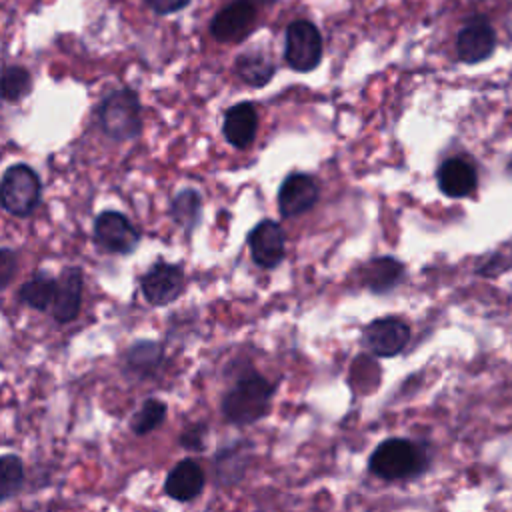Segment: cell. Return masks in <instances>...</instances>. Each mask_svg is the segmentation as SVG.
<instances>
[{"label":"cell","instance_id":"1","mask_svg":"<svg viewBox=\"0 0 512 512\" xmlns=\"http://www.w3.org/2000/svg\"><path fill=\"white\" fill-rule=\"evenodd\" d=\"M274 390L276 386L254 370L244 372L222 398L224 418L236 426L262 420L270 412Z\"/></svg>","mask_w":512,"mask_h":512},{"label":"cell","instance_id":"2","mask_svg":"<svg viewBox=\"0 0 512 512\" xmlns=\"http://www.w3.org/2000/svg\"><path fill=\"white\" fill-rule=\"evenodd\" d=\"M426 452L406 438H388L370 454L368 468L382 480H408L424 472Z\"/></svg>","mask_w":512,"mask_h":512},{"label":"cell","instance_id":"3","mask_svg":"<svg viewBox=\"0 0 512 512\" xmlns=\"http://www.w3.org/2000/svg\"><path fill=\"white\" fill-rule=\"evenodd\" d=\"M98 124L114 142H124L142 132V106L132 88H118L106 94L98 106Z\"/></svg>","mask_w":512,"mask_h":512},{"label":"cell","instance_id":"4","mask_svg":"<svg viewBox=\"0 0 512 512\" xmlns=\"http://www.w3.org/2000/svg\"><path fill=\"white\" fill-rule=\"evenodd\" d=\"M42 194L38 172L30 164H12L4 170L0 180V206L18 218L30 216Z\"/></svg>","mask_w":512,"mask_h":512},{"label":"cell","instance_id":"5","mask_svg":"<svg viewBox=\"0 0 512 512\" xmlns=\"http://www.w3.org/2000/svg\"><path fill=\"white\" fill-rule=\"evenodd\" d=\"M286 62L296 72H310L322 58V36L310 20H294L286 28Z\"/></svg>","mask_w":512,"mask_h":512},{"label":"cell","instance_id":"6","mask_svg":"<svg viewBox=\"0 0 512 512\" xmlns=\"http://www.w3.org/2000/svg\"><path fill=\"white\" fill-rule=\"evenodd\" d=\"M94 242L108 254H132L140 244V232L118 210H104L94 220Z\"/></svg>","mask_w":512,"mask_h":512},{"label":"cell","instance_id":"7","mask_svg":"<svg viewBox=\"0 0 512 512\" xmlns=\"http://www.w3.org/2000/svg\"><path fill=\"white\" fill-rule=\"evenodd\" d=\"M186 278L178 264L156 260L140 278V292L152 306H168L184 290Z\"/></svg>","mask_w":512,"mask_h":512},{"label":"cell","instance_id":"8","mask_svg":"<svg viewBox=\"0 0 512 512\" xmlns=\"http://www.w3.org/2000/svg\"><path fill=\"white\" fill-rule=\"evenodd\" d=\"M410 328L400 318H378L370 322L362 332V344L380 358L398 356L408 344Z\"/></svg>","mask_w":512,"mask_h":512},{"label":"cell","instance_id":"9","mask_svg":"<svg viewBox=\"0 0 512 512\" xmlns=\"http://www.w3.org/2000/svg\"><path fill=\"white\" fill-rule=\"evenodd\" d=\"M256 24V6L248 0H236L224 6L210 22V34L224 44L242 42Z\"/></svg>","mask_w":512,"mask_h":512},{"label":"cell","instance_id":"10","mask_svg":"<svg viewBox=\"0 0 512 512\" xmlns=\"http://www.w3.org/2000/svg\"><path fill=\"white\" fill-rule=\"evenodd\" d=\"M84 274L78 266H66L56 278V296L52 302V318L58 324H68L76 320L82 306Z\"/></svg>","mask_w":512,"mask_h":512},{"label":"cell","instance_id":"11","mask_svg":"<svg viewBox=\"0 0 512 512\" xmlns=\"http://www.w3.org/2000/svg\"><path fill=\"white\" fill-rule=\"evenodd\" d=\"M496 44V34L490 22L482 16L472 18L456 36V54L462 62L474 64L486 60Z\"/></svg>","mask_w":512,"mask_h":512},{"label":"cell","instance_id":"12","mask_svg":"<svg viewBox=\"0 0 512 512\" xmlns=\"http://www.w3.org/2000/svg\"><path fill=\"white\" fill-rule=\"evenodd\" d=\"M318 200V184L308 174H290L278 190V208L286 218L300 216Z\"/></svg>","mask_w":512,"mask_h":512},{"label":"cell","instance_id":"13","mask_svg":"<svg viewBox=\"0 0 512 512\" xmlns=\"http://www.w3.org/2000/svg\"><path fill=\"white\" fill-rule=\"evenodd\" d=\"M248 244L260 268H276L284 260V232L274 220H262L250 232Z\"/></svg>","mask_w":512,"mask_h":512},{"label":"cell","instance_id":"14","mask_svg":"<svg viewBox=\"0 0 512 512\" xmlns=\"http://www.w3.org/2000/svg\"><path fill=\"white\" fill-rule=\"evenodd\" d=\"M204 484L206 474L202 466L192 458H184L178 464H174V468L168 472L164 480V492L176 502H190L196 496H200Z\"/></svg>","mask_w":512,"mask_h":512},{"label":"cell","instance_id":"15","mask_svg":"<svg viewBox=\"0 0 512 512\" xmlns=\"http://www.w3.org/2000/svg\"><path fill=\"white\" fill-rule=\"evenodd\" d=\"M224 136L234 148H248L258 130V114L254 104L240 102L226 110L224 114Z\"/></svg>","mask_w":512,"mask_h":512},{"label":"cell","instance_id":"16","mask_svg":"<svg viewBox=\"0 0 512 512\" xmlns=\"http://www.w3.org/2000/svg\"><path fill=\"white\" fill-rule=\"evenodd\" d=\"M476 170L462 158H448L438 168V186L450 198H464L476 190Z\"/></svg>","mask_w":512,"mask_h":512},{"label":"cell","instance_id":"17","mask_svg":"<svg viewBox=\"0 0 512 512\" xmlns=\"http://www.w3.org/2000/svg\"><path fill=\"white\" fill-rule=\"evenodd\" d=\"M162 358H164V352L156 340H136L124 350L122 370L140 380L152 378L158 372Z\"/></svg>","mask_w":512,"mask_h":512},{"label":"cell","instance_id":"18","mask_svg":"<svg viewBox=\"0 0 512 512\" xmlns=\"http://www.w3.org/2000/svg\"><path fill=\"white\" fill-rule=\"evenodd\" d=\"M56 296V278L48 272H36L32 274L18 290V300L38 312H46L52 308Z\"/></svg>","mask_w":512,"mask_h":512},{"label":"cell","instance_id":"19","mask_svg":"<svg viewBox=\"0 0 512 512\" xmlns=\"http://www.w3.org/2000/svg\"><path fill=\"white\" fill-rule=\"evenodd\" d=\"M404 274V268L398 260L394 258H376V260H370L366 264V268L362 270V282L376 294H382V292H388L392 290L400 278Z\"/></svg>","mask_w":512,"mask_h":512},{"label":"cell","instance_id":"20","mask_svg":"<svg viewBox=\"0 0 512 512\" xmlns=\"http://www.w3.org/2000/svg\"><path fill=\"white\" fill-rule=\"evenodd\" d=\"M236 74L250 86H264L272 80L276 66L264 52H246L236 58Z\"/></svg>","mask_w":512,"mask_h":512},{"label":"cell","instance_id":"21","mask_svg":"<svg viewBox=\"0 0 512 512\" xmlns=\"http://www.w3.org/2000/svg\"><path fill=\"white\" fill-rule=\"evenodd\" d=\"M32 92V74L26 66L8 64L0 70V100L16 104Z\"/></svg>","mask_w":512,"mask_h":512},{"label":"cell","instance_id":"22","mask_svg":"<svg viewBox=\"0 0 512 512\" xmlns=\"http://www.w3.org/2000/svg\"><path fill=\"white\" fill-rule=\"evenodd\" d=\"M200 214H202V198L194 188H184L174 196L170 204V216L178 226L192 232L200 222Z\"/></svg>","mask_w":512,"mask_h":512},{"label":"cell","instance_id":"23","mask_svg":"<svg viewBox=\"0 0 512 512\" xmlns=\"http://www.w3.org/2000/svg\"><path fill=\"white\" fill-rule=\"evenodd\" d=\"M24 484V464L16 454L0 456V502L10 500Z\"/></svg>","mask_w":512,"mask_h":512},{"label":"cell","instance_id":"24","mask_svg":"<svg viewBox=\"0 0 512 512\" xmlns=\"http://www.w3.org/2000/svg\"><path fill=\"white\" fill-rule=\"evenodd\" d=\"M166 402L160 398H148L130 420V428L136 436H144L156 430L166 418Z\"/></svg>","mask_w":512,"mask_h":512},{"label":"cell","instance_id":"25","mask_svg":"<svg viewBox=\"0 0 512 512\" xmlns=\"http://www.w3.org/2000/svg\"><path fill=\"white\" fill-rule=\"evenodd\" d=\"M246 460L242 458L240 450L234 446V448H228V450H222L216 458H214V472H216V478L220 484H230V482H236L242 474H244V464Z\"/></svg>","mask_w":512,"mask_h":512},{"label":"cell","instance_id":"26","mask_svg":"<svg viewBox=\"0 0 512 512\" xmlns=\"http://www.w3.org/2000/svg\"><path fill=\"white\" fill-rule=\"evenodd\" d=\"M18 272V256L12 248H0V290L8 288Z\"/></svg>","mask_w":512,"mask_h":512},{"label":"cell","instance_id":"27","mask_svg":"<svg viewBox=\"0 0 512 512\" xmlns=\"http://www.w3.org/2000/svg\"><path fill=\"white\" fill-rule=\"evenodd\" d=\"M180 446L186 448V450H194V452H200L204 450L206 446V426L204 424H192V426H186L180 434Z\"/></svg>","mask_w":512,"mask_h":512},{"label":"cell","instance_id":"28","mask_svg":"<svg viewBox=\"0 0 512 512\" xmlns=\"http://www.w3.org/2000/svg\"><path fill=\"white\" fill-rule=\"evenodd\" d=\"M190 0H144V4L156 12V14H174L178 10H182L184 6H188Z\"/></svg>","mask_w":512,"mask_h":512},{"label":"cell","instance_id":"29","mask_svg":"<svg viewBox=\"0 0 512 512\" xmlns=\"http://www.w3.org/2000/svg\"><path fill=\"white\" fill-rule=\"evenodd\" d=\"M250 4H256V2H272V0H248Z\"/></svg>","mask_w":512,"mask_h":512}]
</instances>
